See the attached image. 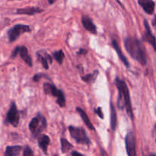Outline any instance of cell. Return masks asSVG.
<instances>
[{"label": "cell", "mask_w": 156, "mask_h": 156, "mask_svg": "<svg viewBox=\"0 0 156 156\" xmlns=\"http://www.w3.org/2000/svg\"><path fill=\"white\" fill-rule=\"evenodd\" d=\"M124 47L133 59L143 66L147 64L145 47L140 40L133 37H128L124 41Z\"/></svg>", "instance_id": "1"}, {"label": "cell", "mask_w": 156, "mask_h": 156, "mask_svg": "<svg viewBox=\"0 0 156 156\" xmlns=\"http://www.w3.org/2000/svg\"><path fill=\"white\" fill-rule=\"evenodd\" d=\"M115 85L119 91V96L117 101V107L120 110L126 108L128 116L131 119V120H133L134 116L133 113L132 105H131L130 94H129L127 85L124 81L117 77L115 79Z\"/></svg>", "instance_id": "2"}, {"label": "cell", "mask_w": 156, "mask_h": 156, "mask_svg": "<svg viewBox=\"0 0 156 156\" xmlns=\"http://www.w3.org/2000/svg\"><path fill=\"white\" fill-rule=\"evenodd\" d=\"M47 122L44 115L38 113L29 123V129L34 137H38L43 131L47 129Z\"/></svg>", "instance_id": "3"}, {"label": "cell", "mask_w": 156, "mask_h": 156, "mask_svg": "<svg viewBox=\"0 0 156 156\" xmlns=\"http://www.w3.org/2000/svg\"><path fill=\"white\" fill-rule=\"evenodd\" d=\"M69 131L70 136H71L72 138L77 143L82 145H86V146L91 145V140H90L89 137L88 136L86 132H85L83 128L69 126Z\"/></svg>", "instance_id": "4"}, {"label": "cell", "mask_w": 156, "mask_h": 156, "mask_svg": "<svg viewBox=\"0 0 156 156\" xmlns=\"http://www.w3.org/2000/svg\"><path fill=\"white\" fill-rule=\"evenodd\" d=\"M44 91L46 94L52 95L56 97V103L60 108H64L66 106L65 94L62 90H59L51 83H45L44 85Z\"/></svg>", "instance_id": "5"}, {"label": "cell", "mask_w": 156, "mask_h": 156, "mask_svg": "<svg viewBox=\"0 0 156 156\" xmlns=\"http://www.w3.org/2000/svg\"><path fill=\"white\" fill-rule=\"evenodd\" d=\"M30 27L29 25H25V24H18L16 25L13 26L11 27L7 32L8 37H9V42H14L16 41L20 35L24 33H27V32L30 31Z\"/></svg>", "instance_id": "6"}, {"label": "cell", "mask_w": 156, "mask_h": 156, "mask_svg": "<svg viewBox=\"0 0 156 156\" xmlns=\"http://www.w3.org/2000/svg\"><path fill=\"white\" fill-rule=\"evenodd\" d=\"M19 120L20 115L19 112L17 109L16 105H15V101H12L10 108L7 112V114H6L5 123L12 125L14 127H17L18 126V123H19Z\"/></svg>", "instance_id": "7"}, {"label": "cell", "mask_w": 156, "mask_h": 156, "mask_svg": "<svg viewBox=\"0 0 156 156\" xmlns=\"http://www.w3.org/2000/svg\"><path fill=\"white\" fill-rule=\"evenodd\" d=\"M19 54L20 57L22 59V60L27 64L28 66L31 67L33 66V62H32V59L28 54V50H27L26 47H16L15 50L12 51V58H15Z\"/></svg>", "instance_id": "8"}, {"label": "cell", "mask_w": 156, "mask_h": 156, "mask_svg": "<svg viewBox=\"0 0 156 156\" xmlns=\"http://www.w3.org/2000/svg\"><path fill=\"white\" fill-rule=\"evenodd\" d=\"M126 150L128 156H137L136 148V139L132 131L127 133L125 138Z\"/></svg>", "instance_id": "9"}, {"label": "cell", "mask_w": 156, "mask_h": 156, "mask_svg": "<svg viewBox=\"0 0 156 156\" xmlns=\"http://www.w3.org/2000/svg\"><path fill=\"white\" fill-rule=\"evenodd\" d=\"M144 26L145 29H146V31H145L144 34L143 36V41L147 42L148 44H150L151 46H152V47L154 48V50L156 51V38L155 37L153 34H152V31H151L150 26H149V23H148L147 20H144Z\"/></svg>", "instance_id": "10"}, {"label": "cell", "mask_w": 156, "mask_h": 156, "mask_svg": "<svg viewBox=\"0 0 156 156\" xmlns=\"http://www.w3.org/2000/svg\"><path fill=\"white\" fill-rule=\"evenodd\" d=\"M37 57L38 60L41 62V63L42 64L43 67H44L45 69H49V62L52 63L53 60H52L51 56H49V54H47V52H45L44 50H40L36 53Z\"/></svg>", "instance_id": "11"}, {"label": "cell", "mask_w": 156, "mask_h": 156, "mask_svg": "<svg viewBox=\"0 0 156 156\" xmlns=\"http://www.w3.org/2000/svg\"><path fill=\"white\" fill-rule=\"evenodd\" d=\"M82 22L84 27H85L88 31L93 34H97V27H96L95 24L93 23L92 20H91L89 17L87 16V15H83L82 18Z\"/></svg>", "instance_id": "12"}, {"label": "cell", "mask_w": 156, "mask_h": 156, "mask_svg": "<svg viewBox=\"0 0 156 156\" xmlns=\"http://www.w3.org/2000/svg\"><path fill=\"white\" fill-rule=\"evenodd\" d=\"M139 5L148 15H152L155 10V4L152 0H139Z\"/></svg>", "instance_id": "13"}, {"label": "cell", "mask_w": 156, "mask_h": 156, "mask_svg": "<svg viewBox=\"0 0 156 156\" xmlns=\"http://www.w3.org/2000/svg\"><path fill=\"white\" fill-rule=\"evenodd\" d=\"M111 45H112V47H114V49L116 50V52L117 53V55H118L119 58H120V59L121 60V62L124 64L125 66L127 67V68H129V62H128L126 57L124 56V54L123 53V52H122L121 49H120V46H119L117 41H116V40H112Z\"/></svg>", "instance_id": "14"}, {"label": "cell", "mask_w": 156, "mask_h": 156, "mask_svg": "<svg viewBox=\"0 0 156 156\" xmlns=\"http://www.w3.org/2000/svg\"><path fill=\"white\" fill-rule=\"evenodd\" d=\"M50 143V139L47 135H41L38 137V145L41 150L45 155H47V148Z\"/></svg>", "instance_id": "15"}, {"label": "cell", "mask_w": 156, "mask_h": 156, "mask_svg": "<svg viewBox=\"0 0 156 156\" xmlns=\"http://www.w3.org/2000/svg\"><path fill=\"white\" fill-rule=\"evenodd\" d=\"M43 11L40 8L37 7H27L23 8V9H18L16 10L15 13L18 15H34V14L41 13Z\"/></svg>", "instance_id": "16"}, {"label": "cell", "mask_w": 156, "mask_h": 156, "mask_svg": "<svg viewBox=\"0 0 156 156\" xmlns=\"http://www.w3.org/2000/svg\"><path fill=\"white\" fill-rule=\"evenodd\" d=\"M76 111L79 113L81 118L82 119V120H83L85 124L87 126V127H88L89 129H91V130H94L95 128H94V125L91 123V122L90 121L89 118H88V115H87V114L85 113V111H84L81 108H76Z\"/></svg>", "instance_id": "17"}, {"label": "cell", "mask_w": 156, "mask_h": 156, "mask_svg": "<svg viewBox=\"0 0 156 156\" xmlns=\"http://www.w3.org/2000/svg\"><path fill=\"white\" fill-rule=\"evenodd\" d=\"M22 147L21 146H7L5 151L4 156H18L21 153Z\"/></svg>", "instance_id": "18"}, {"label": "cell", "mask_w": 156, "mask_h": 156, "mask_svg": "<svg viewBox=\"0 0 156 156\" xmlns=\"http://www.w3.org/2000/svg\"><path fill=\"white\" fill-rule=\"evenodd\" d=\"M117 124V117L116 109L112 102H111V128L113 132L116 130Z\"/></svg>", "instance_id": "19"}, {"label": "cell", "mask_w": 156, "mask_h": 156, "mask_svg": "<svg viewBox=\"0 0 156 156\" xmlns=\"http://www.w3.org/2000/svg\"><path fill=\"white\" fill-rule=\"evenodd\" d=\"M98 76V71L95 70L94 73H90V74L85 75V76H82V79L88 84H93L95 82L96 79H97Z\"/></svg>", "instance_id": "20"}, {"label": "cell", "mask_w": 156, "mask_h": 156, "mask_svg": "<svg viewBox=\"0 0 156 156\" xmlns=\"http://www.w3.org/2000/svg\"><path fill=\"white\" fill-rule=\"evenodd\" d=\"M60 143H61V150H62V153H66L68 152L69 151L71 150L73 148V146L67 140L64 138L60 139Z\"/></svg>", "instance_id": "21"}, {"label": "cell", "mask_w": 156, "mask_h": 156, "mask_svg": "<svg viewBox=\"0 0 156 156\" xmlns=\"http://www.w3.org/2000/svg\"><path fill=\"white\" fill-rule=\"evenodd\" d=\"M53 56L54 57L55 60L59 64V65H62V62H63V59L65 58V54H64L63 51L62 50H57V51L54 52L53 53Z\"/></svg>", "instance_id": "22"}, {"label": "cell", "mask_w": 156, "mask_h": 156, "mask_svg": "<svg viewBox=\"0 0 156 156\" xmlns=\"http://www.w3.org/2000/svg\"><path fill=\"white\" fill-rule=\"evenodd\" d=\"M23 156H34L32 149L28 146H26L23 152Z\"/></svg>", "instance_id": "23"}, {"label": "cell", "mask_w": 156, "mask_h": 156, "mask_svg": "<svg viewBox=\"0 0 156 156\" xmlns=\"http://www.w3.org/2000/svg\"><path fill=\"white\" fill-rule=\"evenodd\" d=\"M94 112L97 114V115L99 117H100L101 119H104V114L103 113H102V111H101V108H98V109H95V111H94Z\"/></svg>", "instance_id": "24"}, {"label": "cell", "mask_w": 156, "mask_h": 156, "mask_svg": "<svg viewBox=\"0 0 156 156\" xmlns=\"http://www.w3.org/2000/svg\"><path fill=\"white\" fill-rule=\"evenodd\" d=\"M43 76H44V75L43 74H36L34 76L33 80L34 81V82H38V81H39Z\"/></svg>", "instance_id": "25"}, {"label": "cell", "mask_w": 156, "mask_h": 156, "mask_svg": "<svg viewBox=\"0 0 156 156\" xmlns=\"http://www.w3.org/2000/svg\"><path fill=\"white\" fill-rule=\"evenodd\" d=\"M87 53H88V50H85V49L81 48L80 50H79V51H78L77 54L78 55H86Z\"/></svg>", "instance_id": "26"}, {"label": "cell", "mask_w": 156, "mask_h": 156, "mask_svg": "<svg viewBox=\"0 0 156 156\" xmlns=\"http://www.w3.org/2000/svg\"><path fill=\"white\" fill-rule=\"evenodd\" d=\"M72 156H85V155L79 153V152H77V151H73V152H72Z\"/></svg>", "instance_id": "27"}, {"label": "cell", "mask_w": 156, "mask_h": 156, "mask_svg": "<svg viewBox=\"0 0 156 156\" xmlns=\"http://www.w3.org/2000/svg\"><path fill=\"white\" fill-rule=\"evenodd\" d=\"M152 26H153V27H155L156 28V15L154 16L153 20H152Z\"/></svg>", "instance_id": "28"}, {"label": "cell", "mask_w": 156, "mask_h": 156, "mask_svg": "<svg viewBox=\"0 0 156 156\" xmlns=\"http://www.w3.org/2000/svg\"><path fill=\"white\" fill-rule=\"evenodd\" d=\"M56 0H48V2H49V3H50V5H52V4H53V3L55 2H56Z\"/></svg>", "instance_id": "29"}, {"label": "cell", "mask_w": 156, "mask_h": 156, "mask_svg": "<svg viewBox=\"0 0 156 156\" xmlns=\"http://www.w3.org/2000/svg\"><path fill=\"white\" fill-rule=\"evenodd\" d=\"M150 156H156V155H155V154H152V155H150Z\"/></svg>", "instance_id": "30"}, {"label": "cell", "mask_w": 156, "mask_h": 156, "mask_svg": "<svg viewBox=\"0 0 156 156\" xmlns=\"http://www.w3.org/2000/svg\"><path fill=\"white\" fill-rule=\"evenodd\" d=\"M155 129H156V124L155 125Z\"/></svg>", "instance_id": "31"}, {"label": "cell", "mask_w": 156, "mask_h": 156, "mask_svg": "<svg viewBox=\"0 0 156 156\" xmlns=\"http://www.w3.org/2000/svg\"><path fill=\"white\" fill-rule=\"evenodd\" d=\"M54 156H57V155H54Z\"/></svg>", "instance_id": "32"}]
</instances>
